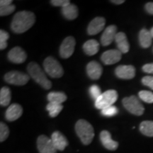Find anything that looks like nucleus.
Returning a JSON list of instances; mask_svg holds the SVG:
<instances>
[{
    "mask_svg": "<svg viewBox=\"0 0 153 153\" xmlns=\"http://www.w3.org/2000/svg\"><path fill=\"white\" fill-rule=\"evenodd\" d=\"M36 22V16L33 12L22 11L16 13L13 17L11 28L16 33H23L30 29Z\"/></svg>",
    "mask_w": 153,
    "mask_h": 153,
    "instance_id": "f257e3e1",
    "label": "nucleus"
},
{
    "mask_svg": "<svg viewBox=\"0 0 153 153\" xmlns=\"http://www.w3.org/2000/svg\"><path fill=\"white\" fill-rule=\"evenodd\" d=\"M75 131L82 143L85 145L90 144L94 137V131L92 126L84 119H80L76 122Z\"/></svg>",
    "mask_w": 153,
    "mask_h": 153,
    "instance_id": "f03ea898",
    "label": "nucleus"
},
{
    "mask_svg": "<svg viewBox=\"0 0 153 153\" xmlns=\"http://www.w3.org/2000/svg\"><path fill=\"white\" fill-rule=\"evenodd\" d=\"M27 70L29 76H31L36 82L45 89H49L52 87V83L48 79L44 72L37 63L32 62L28 65Z\"/></svg>",
    "mask_w": 153,
    "mask_h": 153,
    "instance_id": "7ed1b4c3",
    "label": "nucleus"
},
{
    "mask_svg": "<svg viewBox=\"0 0 153 153\" xmlns=\"http://www.w3.org/2000/svg\"><path fill=\"white\" fill-rule=\"evenodd\" d=\"M43 68L46 73L53 78H60L64 74L62 67L54 57L50 56L43 62Z\"/></svg>",
    "mask_w": 153,
    "mask_h": 153,
    "instance_id": "20e7f679",
    "label": "nucleus"
},
{
    "mask_svg": "<svg viewBox=\"0 0 153 153\" xmlns=\"http://www.w3.org/2000/svg\"><path fill=\"white\" fill-rule=\"evenodd\" d=\"M117 99V91L114 89H109L101 94L100 97L95 101V106L98 109L103 110L107 107L113 106Z\"/></svg>",
    "mask_w": 153,
    "mask_h": 153,
    "instance_id": "39448f33",
    "label": "nucleus"
},
{
    "mask_svg": "<svg viewBox=\"0 0 153 153\" xmlns=\"http://www.w3.org/2000/svg\"><path fill=\"white\" fill-rule=\"evenodd\" d=\"M123 105L127 111L135 116H141L144 113L145 108L143 104L135 96H131L123 99Z\"/></svg>",
    "mask_w": 153,
    "mask_h": 153,
    "instance_id": "423d86ee",
    "label": "nucleus"
},
{
    "mask_svg": "<svg viewBox=\"0 0 153 153\" xmlns=\"http://www.w3.org/2000/svg\"><path fill=\"white\" fill-rule=\"evenodd\" d=\"M30 76L18 71H11L5 74L4 80L11 85L22 86L27 84L29 81Z\"/></svg>",
    "mask_w": 153,
    "mask_h": 153,
    "instance_id": "0eeeda50",
    "label": "nucleus"
},
{
    "mask_svg": "<svg viewBox=\"0 0 153 153\" xmlns=\"http://www.w3.org/2000/svg\"><path fill=\"white\" fill-rule=\"evenodd\" d=\"M76 41L74 37L68 36L63 40L60 48V55L64 59L71 57L74 51Z\"/></svg>",
    "mask_w": 153,
    "mask_h": 153,
    "instance_id": "6e6552de",
    "label": "nucleus"
},
{
    "mask_svg": "<svg viewBox=\"0 0 153 153\" xmlns=\"http://www.w3.org/2000/svg\"><path fill=\"white\" fill-rule=\"evenodd\" d=\"M37 148L40 153H57L52 140L46 135H41L38 137Z\"/></svg>",
    "mask_w": 153,
    "mask_h": 153,
    "instance_id": "1a4fd4ad",
    "label": "nucleus"
},
{
    "mask_svg": "<svg viewBox=\"0 0 153 153\" xmlns=\"http://www.w3.org/2000/svg\"><path fill=\"white\" fill-rule=\"evenodd\" d=\"M122 53L118 50H108L101 55V61L106 65H114L119 62L121 59Z\"/></svg>",
    "mask_w": 153,
    "mask_h": 153,
    "instance_id": "9d476101",
    "label": "nucleus"
},
{
    "mask_svg": "<svg viewBox=\"0 0 153 153\" xmlns=\"http://www.w3.org/2000/svg\"><path fill=\"white\" fill-rule=\"evenodd\" d=\"M27 58V54L20 47H14L8 53V59L11 62L21 64Z\"/></svg>",
    "mask_w": 153,
    "mask_h": 153,
    "instance_id": "9b49d317",
    "label": "nucleus"
},
{
    "mask_svg": "<svg viewBox=\"0 0 153 153\" xmlns=\"http://www.w3.org/2000/svg\"><path fill=\"white\" fill-rule=\"evenodd\" d=\"M106 24V19L104 17H97L89 23L87 28V33L89 35L94 36L100 33L104 28Z\"/></svg>",
    "mask_w": 153,
    "mask_h": 153,
    "instance_id": "f8f14e48",
    "label": "nucleus"
},
{
    "mask_svg": "<svg viewBox=\"0 0 153 153\" xmlns=\"http://www.w3.org/2000/svg\"><path fill=\"white\" fill-rule=\"evenodd\" d=\"M115 74L120 79H131L135 75V68L133 65H119L115 70Z\"/></svg>",
    "mask_w": 153,
    "mask_h": 153,
    "instance_id": "ddd939ff",
    "label": "nucleus"
},
{
    "mask_svg": "<svg viewBox=\"0 0 153 153\" xmlns=\"http://www.w3.org/2000/svg\"><path fill=\"white\" fill-rule=\"evenodd\" d=\"M117 27L115 25L108 26L103 33L101 38V43L104 46L109 45L116 38L117 32Z\"/></svg>",
    "mask_w": 153,
    "mask_h": 153,
    "instance_id": "4468645a",
    "label": "nucleus"
},
{
    "mask_svg": "<svg viewBox=\"0 0 153 153\" xmlns=\"http://www.w3.org/2000/svg\"><path fill=\"white\" fill-rule=\"evenodd\" d=\"M100 140L103 146L107 150L114 151L118 148V143L114 140L108 131H102L100 133Z\"/></svg>",
    "mask_w": 153,
    "mask_h": 153,
    "instance_id": "2eb2a0df",
    "label": "nucleus"
},
{
    "mask_svg": "<svg viewBox=\"0 0 153 153\" xmlns=\"http://www.w3.org/2000/svg\"><path fill=\"white\" fill-rule=\"evenodd\" d=\"M103 68L97 61H91L87 65V72L88 76L91 79H99L102 74Z\"/></svg>",
    "mask_w": 153,
    "mask_h": 153,
    "instance_id": "dca6fc26",
    "label": "nucleus"
},
{
    "mask_svg": "<svg viewBox=\"0 0 153 153\" xmlns=\"http://www.w3.org/2000/svg\"><path fill=\"white\" fill-rule=\"evenodd\" d=\"M23 108L21 105L13 104L9 106L5 113L6 119L9 121H14L22 116Z\"/></svg>",
    "mask_w": 153,
    "mask_h": 153,
    "instance_id": "f3484780",
    "label": "nucleus"
},
{
    "mask_svg": "<svg viewBox=\"0 0 153 153\" xmlns=\"http://www.w3.org/2000/svg\"><path fill=\"white\" fill-rule=\"evenodd\" d=\"M51 140L57 150L63 151L68 145V140L60 131H55L51 135Z\"/></svg>",
    "mask_w": 153,
    "mask_h": 153,
    "instance_id": "a211bd4d",
    "label": "nucleus"
},
{
    "mask_svg": "<svg viewBox=\"0 0 153 153\" xmlns=\"http://www.w3.org/2000/svg\"><path fill=\"white\" fill-rule=\"evenodd\" d=\"M118 50L121 53H127L130 50V45L128 41L126 35L123 32H119L116 34L115 38Z\"/></svg>",
    "mask_w": 153,
    "mask_h": 153,
    "instance_id": "6ab92c4d",
    "label": "nucleus"
},
{
    "mask_svg": "<svg viewBox=\"0 0 153 153\" xmlns=\"http://www.w3.org/2000/svg\"><path fill=\"white\" fill-rule=\"evenodd\" d=\"M78 8L76 5L70 3L62 8V14L68 20H74L78 16Z\"/></svg>",
    "mask_w": 153,
    "mask_h": 153,
    "instance_id": "aec40b11",
    "label": "nucleus"
},
{
    "mask_svg": "<svg viewBox=\"0 0 153 153\" xmlns=\"http://www.w3.org/2000/svg\"><path fill=\"white\" fill-rule=\"evenodd\" d=\"M83 50L88 55H96L99 52V43L94 39H91L85 42L83 45Z\"/></svg>",
    "mask_w": 153,
    "mask_h": 153,
    "instance_id": "412c9836",
    "label": "nucleus"
},
{
    "mask_svg": "<svg viewBox=\"0 0 153 153\" xmlns=\"http://www.w3.org/2000/svg\"><path fill=\"white\" fill-rule=\"evenodd\" d=\"M152 36L150 32L145 28H143L140 31L139 33V42L141 47L143 48H148L152 43Z\"/></svg>",
    "mask_w": 153,
    "mask_h": 153,
    "instance_id": "4be33fe9",
    "label": "nucleus"
},
{
    "mask_svg": "<svg viewBox=\"0 0 153 153\" xmlns=\"http://www.w3.org/2000/svg\"><path fill=\"white\" fill-rule=\"evenodd\" d=\"M48 100L49 102L62 104V103L67 100V96L65 94L60 91H52L48 94Z\"/></svg>",
    "mask_w": 153,
    "mask_h": 153,
    "instance_id": "5701e85b",
    "label": "nucleus"
},
{
    "mask_svg": "<svg viewBox=\"0 0 153 153\" xmlns=\"http://www.w3.org/2000/svg\"><path fill=\"white\" fill-rule=\"evenodd\" d=\"M11 99V91L9 88L4 87L0 90V104L2 106H7L10 104Z\"/></svg>",
    "mask_w": 153,
    "mask_h": 153,
    "instance_id": "b1692460",
    "label": "nucleus"
},
{
    "mask_svg": "<svg viewBox=\"0 0 153 153\" xmlns=\"http://www.w3.org/2000/svg\"><path fill=\"white\" fill-rule=\"evenodd\" d=\"M140 131L143 135L148 137H153V121L145 120L140 125Z\"/></svg>",
    "mask_w": 153,
    "mask_h": 153,
    "instance_id": "393cba45",
    "label": "nucleus"
},
{
    "mask_svg": "<svg viewBox=\"0 0 153 153\" xmlns=\"http://www.w3.org/2000/svg\"><path fill=\"white\" fill-rule=\"evenodd\" d=\"M62 108L63 106L62 104L53 102H49L46 106V109L49 113L50 116L52 118L57 116V115L60 114Z\"/></svg>",
    "mask_w": 153,
    "mask_h": 153,
    "instance_id": "a878e982",
    "label": "nucleus"
},
{
    "mask_svg": "<svg viewBox=\"0 0 153 153\" xmlns=\"http://www.w3.org/2000/svg\"><path fill=\"white\" fill-rule=\"evenodd\" d=\"M140 99H142L145 102L148 103V104H152L153 103V93L149 91L143 90L138 93Z\"/></svg>",
    "mask_w": 153,
    "mask_h": 153,
    "instance_id": "bb28decb",
    "label": "nucleus"
},
{
    "mask_svg": "<svg viewBox=\"0 0 153 153\" xmlns=\"http://www.w3.org/2000/svg\"><path fill=\"white\" fill-rule=\"evenodd\" d=\"M9 135V129L8 126L4 123L3 122L0 123V141L1 143L6 140Z\"/></svg>",
    "mask_w": 153,
    "mask_h": 153,
    "instance_id": "cd10ccee",
    "label": "nucleus"
},
{
    "mask_svg": "<svg viewBox=\"0 0 153 153\" xmlns=\"http://www.w3.org/2000/svg\"><path fill=\"white\" fill-rule=\"evenodd\" d=\"M118 113V109L117 107L115 106H111L109 107L101 110V114L103 116H106V117H112V116H116Z\"/></svg>",
    "mask_w": 153,
    "mask_h": 153,
    "instance_id": "c85d7f7f",
    "label": "nucleus"
},
{
    "mask_svg": "<svg viewBox=\"0 0 153 153\" xmlns=\"http://www.w3.org/2000/svg\"><path fill=\"white\" fill-rule=\"evenodd\" d=\"M9 38V35L4 30H0V49L4 50L7 47V41Z\"/></svg>",
    "mask_w": 153,
    "mask_h": 153,
    "instance_id": "c756f323",
    "label": "nucleus"
},
{
    "mask_svg": "<svg viewBox=\"0 0 153 153\" xmlns=\"http://www.w3.org/2000/svg\"><path fill=\"white\" fill-rule=\"evenodd\" d=\"M15 8H16V7L13 4L0 7V16H8L9 14H12L15 11Z\"/></svg>",
    "mask_w": 153,
    "mask_h": 153,
    "instance_id": "7c9ffc66",
    "label": "nucleus"
},
{
    "mask_svg": "<svg viewBox=\"0 0 153 153\" xmlns=\"http://www.w3.org/2000/svg\"><path fill=\"white\" fill-rule=\"evenodd\" d=\"M89 94H90L91 98L96 101L101 95L100 88L99 86L96 85L91 86V87L89 88Z\"/></svg>",
    "mask_w": 153,
    "mask_h": 153,
    "instance_id": "2f4dec72",
    "label": "nucleus"
},
{
    "mask_svg": "<svg viewBox=\"0 0 153 153\" xmlns=\"http://www.w3.org/2000/svg\"><path fill=\"white\" fill-rule=\"evenodd\" d=\"M142 83L153 90V76H145L142 79Z\"/></svg>",
    "mask_w": 153,
    "mask_h": 153,
    "instance_id": "473e14b6",
    "label": "nucleus"
},
{
    "mask_svg": "<svg viewBox=\"0 0 153 153\" xmlns=\"http://www.w3.org/2000/svg\"><path fill=\"white\" fill-rule=\"evenodd\" d=\"M51 3L55 7H61L62 8V7L70 4V1L69 0H52L51 1Z\"/></svg>",
    "mask_w": 153,
    "mask_h": 153,
    "instance_id": "72a5a7b5",
    "label": "nucleus"
},
{
    "mask_svg": "<svg viewBox=\"0 0 153 153\" xmlns=\"http://www.w3.org/2000/svg\"><path fill=\"white\" fill-rule=\"evenodd\" d=\"M143 71L149 74H153V63L146 64L143 67Z\"/></svg>",
    "mask_w": 153,
    "mask_h": 153,
    "instance_id": "f704fd0d",
    "label": "nucleus"
},
{
    "mask_svg": "<svg viewBox=\"0 0 153 153\" xmlns=\"http://www.w3.org/2000/svg\"><path fill=\"white\" fill-rule=\"evenodd\" d=\"M145 9L147 12L153 15V2H148L145 5Z\"/></svg>",
    "mask_w": 153,
    "mask_h": 153,
    "instance_id": "c9c22d12",
    "label": "nucleus"
},
{
    "mask_svg": "<svg viewBox=\"0 0 153 153\" xmlns=\"http://www.w3.org/2000/svg\"><path fill=\"white\" fill-rule=\"evenodd\" d=\"M12 2H13L12 0H1V1H0V7L12 4H11Z\"/></svg>",
    "mask_w": 153,
    "mask_h": 153,
    "instance_id": "e433bc0d",
    "label": "nucleus"
},
{
    "mask_svg": "<svg viewBox=\"0 0 153 153\" xmlns=\"http://www.w3.org/2000/svg\"><path fill=\"white\" fill-rule=\"evenodd\" d=\"M111 2L114 3L115 4H121L125 2V1L124 0H111Z\"/></svg>",
    "mask_w": 153,
    "mask_h": 153,
    "instance_id": "4c0bfd02",
    "label": "nucleus"
},
{
    "mask_svg": "<svg viewBox=\"0 0 153 153\" xmlns=\"http://www.w3.org/2000/svg\"><path fill=\"white\" fill-rule=\"evenodd\" d=\"M150 33H151V36H152V37L153 38V27L151 28V30H150Z\"/></svg>",
    "mask_w": 153,
    "mask_h": 153,
    "instance_id": "58836bf2",
    "label": "nucleus"
}]
</instances>
